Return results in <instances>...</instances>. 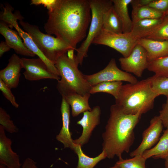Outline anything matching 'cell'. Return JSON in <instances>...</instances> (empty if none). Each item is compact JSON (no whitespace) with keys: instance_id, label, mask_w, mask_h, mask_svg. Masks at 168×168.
<instances>
[{"instance_id":"1","label":"cell","mask_w":168,"mask_h":168,"mask_svg":"<svg viewBox=\"0 0 168 168\" xmlns=\"http://www.w3.org/2000/svg\"><path fill=\"white\" fill-rule=\"evenodd\" d=\"M89 0H55L48 10L44 28L76 50L77 44L86 37L91 22Z\"/></svg>"},{"instance_id":"2","label":"cell","mask_w":168,"mask_h":168,"mask_svg":"<svg viewBox=\"0 0 168 168\" xmlns=\"http://www.w3.org/2000/svg\"><path fill=\"white\" fill-rule=\"evenodd\" d=\"M110 117L102 134V151L107 157L115 156L122 157L123 152H128L135 136L134 129L142 115L140 112L134 115L127 114L116 104L111 106Z\"/></svg>"},{"instance_id":"3","label":"cell","mask_w":168,"mask_h":168,"mask_svg":"<svg viewBox=\"0 0 168 168\" xmlns=\"http://www.w3.org/2000/svg\"><path fill=\"white\" fill-rule=\"evenodd\" d=\"M158 95L153 91L151 77L134 84L123 85L115 104L127 114H142L152 109Z\"/></svg>"},{"instance_id":"4","label":"cell","mask_w":168,"mask_h":168,"mask_svg":"<svg viewBox=\"0 0 168 168\" xmlns=\"http://www.w3.org/2000/svg\"><path fill=\"white\" fill-rule=\"evenodd\" d=\"M67 53L59 57L54 63L61 77L56 86L58 92L62 97L74 94L84 95L89 93L92 86L78 69L75 56L69 58Z\"/></svg>"},{"instance_id":"5","label":"cell","mask_w":168,"mask_h":168,"mask_svg":"<svg viewBox=\"0 0 168 168\" xmlns=\"http://www.w3.org/2000/svg\"><path fill=\"white\" fill-rule=\"evenodd\" d=\"M19 22L24 31L30 35L40 51L54 64L60 56L70 49L75 50L63 40L42 33L37 26L24 21L23 20Z\"/></svg>"},{"instance_id":"6","label":"cell","mask_w":168,"mask_h":168,"mask_svg":"<svg viewBox=\"0 0 168 168\" xmlns=\"http://www.w3.org/2000/svg\"><path fill=\"white\" fill-rule=\"evenodd\" d=\"M91 19L86 39L76 50V63L82 65L84 58L87 56L89 47L102 29L104 13L106 9L113 5L112 0H89Z\"/></svg>"},{"instance_id":"7","label":"cell","mask_w":168,"mask_h":168,"mask_svg":"<svg viewBox=\"0 0 168 168\" xmlns=\"http://www.w3.org/2000/svg\"><path fill=\"white\" fill-rule=\"evenodd\" d=\"M4 5L5 7H3V10L0 12L1 21L8 24L11 27H14L23 40L26 46L43 61L51 72L59 76V74L54 63L49 60L40 51L30 35L19 26L17 21L23 20V18L19 12L16 11L13 13V8L9 3H6Z\"/></svg>"},{"instance_id":"8","label":"cell","mask_w":168,"mask_h":168,"mask_svg":"<svg viewBox=\"0 0 168 168\" xmlns=\"http://www.w3.org/2000/svg\"><path fill=\"white\" fill-rule=\"evenodd\" d=\"M139 39L133 36L130 33L118 34L110 33L102 29L92 44L110 47L125 58L129 55L138 43Z\"/></svg>"},{"instance_id":"9","label":"cell","mask_w":168,"mask_h":168,"mask_svg":"<svg viewBox=\"0 0 168 168\" xmlns=\"http://www.w3.org/2000/svg\"><path fill=\"white\" fill-rule=\"evenodd\" d=\"M83 76L92 86L103 82L125 81L134 84L138 81L132 74L119 69L114 58L111 59L106 66L101 70L91 75L84 74Z\"/></svg>"},{"instance_id":"10","label":"cell","mask_w":168,"mask_h":168,"mask_svg":"<svg viewBox=\"0 0 168 168\" xmlns=\"http://www.w3.org/2000/svg\"><path fill=\"white\" fill-rule=\"evenodd\" d=\"M119 61L122 70L138 77L142 76L144 70L147 68L148 63L146 50L138 43L128 57L120 58Z\"/></svg>"},{"instance_id":"11","label":"cell","mask_w":168,"mask_h":168,"mask_svg":"<svg viewBox=\"0 0 168 168\" xmlns=\"http://www.w3.org/2000/svg\"><path fill=\"white\" fill-rule=\"evenodd\" d=\"M21 62L25 71L23 74L25 78L29 81H37L44 79H55L58 81L59 76L51 72L43 61L37 58H21Z\"/></svg>"},{"instance_id":"12","label":"cell","mask_w":168,"mask_h":168,"mask_svg":"<svg viewBox=\"0 0 168 168\" xmlns=\"http://www.w3.org/2000/svg\"><path fill=\"white\" fill-rule=\"evenodd\" d=\"M163 127L159 116L153 117L150 121L149 126L142 133L141 143L136 149L130 153V156L133 157L142 155L146 150L151 149L159 140Z\"/></svg>"},{"instance_id":"13","label":"cell","mask_w":168,"mask_h":168,"mask_svg":"<svg viewBox=\"0 0 168 168\" xmlns=\"http://www.w3.org/2000/svg\"><path fill=\"white\" fill-rule=\"evenodd\" d=\"M101 114V109L99 106H96L91 110L83 113L82 118L77 123L82 127V133L78 138L73 140L74 144L82 147L88 142L93 131L100 124Z\"/></svg>"},{"instance_id":"14","label":"cell","mask_w":168,"mask_h":168,"mask_svg":"<svg viewBox=\"0 0 168 168\" xmlns=\"http://www.w3.org/2000/svg\"><path fill=\"white\" fill-rule=\"evenodd\" d=\"M10 27L8 24L0 21V33L4 37L7 44L16 54L28 57H35V55L26 46L17 31Z\"/></svg>"},{"instance_id":"15","label":"cell","mask_w":168,"mask_h":168,"mask_svg":"<svg viewBox=\"0 0 168 168\" xmlns=\"http://www.w3.org/2000/svg\"><path fill=\"white\" fill-rule=\"evenodd\" d=\"M23 68L20 58L13 54L8 60L7 66L0 71V79L10 89L18 86L21 76L20 71Z\"/></svg>"},{"instance_id":"16","label":"cell","mask_w":168,"mask_h":168,"mask_svg":"<svg viewBox=\"0 0 168 168\" xmlns=\"http://www.w3.org/2000/svg\"><path fill=\"white\" fill-rule=\"evenodd\" d=\"M12 142L0 125V164L8 168H21L19 156L11 148Z\"/></svg>"},{"instance_id":"17","label":"cell","mask_w":168,"mask_h":168,"mask_svg":"<svg viewBox=\"0 0 168 168\" xmlns=\"http://www.w3.org/2000/svg\"><path fill=\"white\" fill-rule=\"evenodd\" d=\"M69 105L65 98L62 97L60 110L62 115V126L58 134L56 136V139L62 143L64 148H69L72 150L74 143L72 138V133L70 132V110Z\"/></svg>"},{"instance_id":"18","label":"cell","mask_w":168,"mask_h":168,"mask_svg":"<svg viewBox=\"0 0 168 168\" xmlns=\"http://www.w3.org/2000/svg\"><path fill=\"white\" fill-rule=\"evenodd\" d=\"M138 44L146 50L148 62L168 56V41H157L142 38L139 39Z\"/></svg>"},{"instance_id":"19","label":"cell","mask_w":168,"mask_h":168,"mask_svg":"<svg viewBox=\"0 0 168 168\" xmlns=\"http://www.w3.org/2000/svg\"><path fill=\"white\" fill-rule=\"evenodd\" d=\"M90 96V93H87L84 95L74 94L63 97L71 106L72 115L73 117H77L85 111L91 110L89 103Z\"/></svg>"},{"instance_id":"20","label":"cell","mask_w":168,"mask_h":168,"mask_svg":"<svg viewBox=\"0 0 168 168\" xmlns=\"http://www.w3.org/2000/svg\"><path fill=\"white\" fill-rule=\"evenodd\" d=\"M102 29L111 33L118 34L123 33L121 21L113 5L106 9L104 13Z\"/></svg>"},{"instance_id":"21","label":"cell","mask_w":168,"mask_h":168,"mask_svg":"<svg viewBox=\"0 0 168 168\" xmlns=\"http://www.w3.org/2000/svg\"><path fill=\"white\" fill-rule=\"evenodd\" d=\"M163 18L140 20L133 24L130 33L133 36L139 39L145 38L154 30L162 21Z\"/></svg>"},{"instance_id":"22","label":"cell","mask_w":168,"mask_h":168,"mask_svg":"<svg viewBox=\"0 0 168 168\" xmlns=\"http://www.w3.org/2000/svg\"><path fill=\"white\" fill-rule=\"evenodd\" d=\"M132 0H112L114 8L120 18L122 26L123 33H130L133 22L128 12V6Z\"/></svg>"},{"instance_id":"23","label":"cell","mask_w":168,"mask_h":168,"mask_svg":"<svg viewBox=\"0 0 168 168\" xmlns=\"http://www.w3.org/2000/svg\"><path fill=\"white\" fill-rule=\"evenodd\" d=\"M142 155L147 159L151 157L165 159L168 157V129L164 131L157 144L145 151Z\"/></svg>"},{"instance_id":"24","label":"cell","mask_w":168,"mask_h":168,"mask_svg":"<svg viewBox=\"0 0 168 168\" xmlns=\"http://www.w3.org/2000/svg\"><path fill=\"white\" fill-rule=\"evenodd\" d=\"M81 147L80 145L74 143L72 150L78 157L76 168H94L100 161L107 157V155L104 151L96 157H91L83 152Z\"/></svg>"},{"instance_id":"25","label":"cell","mask_w":168,"mask_h":168,"mask_svg":"<svg viewBox=\"0 0 168 168\" xmlns=\"http://www.w3.org/2000/svg\"><path fill=\"white\" fill-rule=\"evenodd\" d=\"M132 12L133 24L145 19H159L164 17V13L158 11L147 6L133 7Z\"/></svg>"},{"instance_id":"26","label":"cell","mask_w":168,"mask_h":168,"mask_svg":"<svg viewBox=\"0 0 168 168\" xmlns=\"http://www.w3.org/2000/svg\"><path fill=\"white\" fill-rule=\"evenodd\" d=\"M123 85L121 81L102 82L92 86L89 93L91 94L100 92L106 93L112 95L116 99Z\"/></svg>"},{"instance_id":"27","label":"cell","mask_w":168,"mask_h":168,"mask_svg":"<svg viewBox=\"0 0 168 168\" xmlns=\"http://www.w3.org/2000/svg\"><path fill=\"white\" fill-rule=\"evenodd\" d=\"M147 69L155 75L168 77V56L148 62Z\"/></svg>"},{"instance_id":"28","label":"cell","mask_w":168,"mask_h":168,"mask_svg":"<svg viewBox=\"0 0 168 168\" xmlns=\"http://www.w3.org/2000/svg\"><path fill=\"white\" fill-rule=\"evenodd\" d=\"M115 165L121 168H146L147 160L142 155H137L132 158L123 159L119 158Z\"/></svg>"},{"instance_id":"29","label":"cell","mask_w":168,"mask_h":168,"mask_svg":"<svg viewBox=\"0 0 168 168\" xmlns=\"http://www.w3.org/2000/svg\"><path fill=\"white\" fill-rule=\"evenodd\" d=\"M144 38L157 41H168V16H165L154 30Z\"/></svg>"},{"instance_id":"30","label":"cell","mask_w":168,"mask_h":168,"mask_svg":"<svg viewBox=\"0 0 168 168\" xmlns=\"http://www.w3.org/2000/svg\"><path fill=\"white\" fill-rule=\"evenodd\" d=\"M151 77L153 91L158 96L163 95L168 97V77L154 75Z\"/></svg>"},{"instance_id":"31","label":"cell","mask_w":168,"mask_h":168,"mask_svg":"<svg viewBox=\"0 0 168 168\" xmlns=\"http://www.w3.org/2000/svg\"><path fill=\"white\" fill-rule=\"evenodd\" d=\"M0 124L5 130L10 133H16L18 131L13 121L11 120L9 115L2 107H0Z\"/></svg>"},{"instance_id":"32","label":"cell","mask_w":168,"mask_h":168,"mask_svg":"<svg viewBox=\"0 0 168 168\" xmlns=\"http://www.w3.org/2000/svg\"><path fill=\"white\" fill-rule=\"evenodd\" d=\"M11 89L0 79V90L3 95L13 106L16 108H18L19 105L16 102L15 96L11 91Z\"/></svg>"},{"instance_id":"33","label":"cell","mask_w":168,"mask_h":168,"mask_svg":"<svg viewBox=\"0 0 168 168\" xmlns=\"http://www.w3.org/2000/svg\"><path fill=\"white\" fill-rule=\"evenodd\" d=\"M147 6L164 13L168 10V0H153Z\"/></svg>"},{"instance_id":"34","label":"cell","mask_w":168,"mask_h":168,"mask_svg":"<svg viewBox=\"0 0 168 168\" xmlns=\"http://www.w3.org/2000/svg\"><path fill=\"white\" fill-rule=\"evenodd\" d=\"M158 116L162 121L163 126L168 129V97H167L166 102L163 105Z\"/></svg>"},{"instance_id":"35","label":"cell","mask_w":168,"mask_h":168,"mask_svg":"<svg viewBox=\"0 0 168 168\" xmlns=\"http://www.w3.org/2000/svg\"><path fill=\"white\" fill-rule=\"evenodd\" d=\"M55 1V0H31L30 4L35 5H43L49 10L52 7Z\"/></svg>"},{"instance_id":"36","label":"cell","mask_w":168,"mask_h":168,"mask_svg":"<svg viewBox=\"0 0 168 168\" xmlns=\"http://www.w3.org/2000/svg\"><path fill=\"white\" fill-rule=\"evenodd\" d=\"M153 0H132L130 4L132 7L147 6Z\"/></svg>"},{"instance_id":"37","label":"cell","mask_w":168,"mask_h":168,"mask_svg":"<svg viewBox=\"0 0 168 168\" xmlns=\"http://www.w3.org/2000/svg\"><path fill=\"white\" fill-rule=\"evenodd\" d=\"M21 168H37L36 163L32 159L26 158L23 162Z\"/></svg>"},{"instance_id":"38","label":"cell","mask_w":168,"mask_h":168,"mask_svg":"<svg viewBox=\"0 0 168 168\" xmlns=\"http://www.w3.org/2000/svg\"><path fill=\"white\" fill-rule=\"evenodd\" d=\"M10 49L5 41H1L0 43V57H1L5 53L9 51Z\"/></svg>"},{"instance_id":"39","label":"cell","mask_w":168,"mask_h":168,"mask_svg":"<svg viewBox=\"0 0 168 168\" xmlns=\"http://www.w3.org/2000/svg\"><path fill=\"white\" fill-rule=\"evenodd\" d=\"M165 168H168V157L165 159Z\"/></svg>"},{"instance_id":"40","label":"cell","mask_w":168,"mask_h":168,"mask_svg":"<svg viewBox=\"0 0 168 168\" xmlns=\"http://www.w3.org/2000/svg\"><path fill=\"white\" fill-rule=\"evenodd\" d=\"M0 168H8L3 164H0Z\"/></svg>"},{"instance_id":"41","label":"cell","mask_w":168,"mask_h":168,"mask_svg":"<svg viewBox=\"0 0 168 168\" xmlns=\"http://www.w3.org/2000/svg\"><path fill=\"white\" fill-rule=\"evenodd\" d=\"M164 16H168V10L164 13Z\"/></svg>"},{"instance_id":"42","label":"cell","mask_w":168,"mask_h":168,"mask_svg":"<svg viewBox=\"0 0 168 168\" xmlns=\"http://www.w3.org/2000/svg\"><path fill=\"white\" fill-rule=\"evenodd\" d=\"M109 168H120L115 165H114V166L111 167H110Z\"/></svg>"}]
</instances>
